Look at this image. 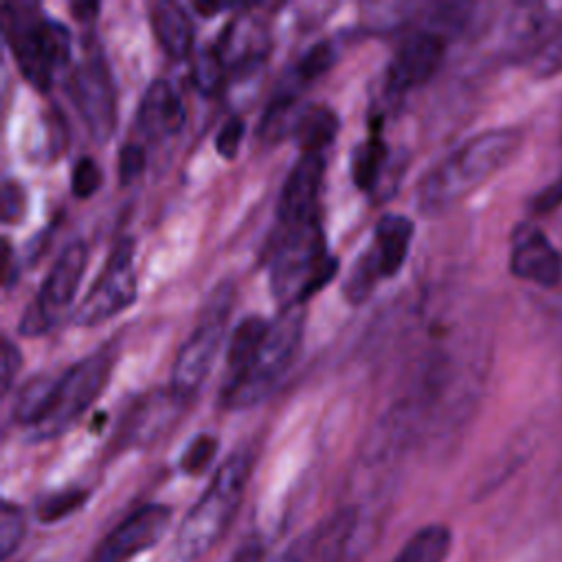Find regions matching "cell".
Returning a JSON list of instances; mask_svg holds the SVG:
<instances>
[{
  "instance_id": "cell-26",
  "label": "cell",
  "mask_w": 562,
  "mask_h": 562,
  "mask_svg": "<svg viewBox=\"0 0 562 562\" xmlns=\"http://www.w3.org/2000/svg\"><path fill=\"white\" fill-rule=\"evenodd\" d=\"M88 496H90V492L83 490V487H68V490H61V492L46 494L35 505V516H37L40 522L64 520L66 516L79 512L86 505Z\"/></svg>"
},
{
  "instance_id": "cell-12",
  "label": "cell",
  "mask_w": 562,
  "mask_h": 562,
  "mask_svg": "<svg viewBox=\"0 0 562 562\" xmlns=\"http://www.w3.org/2000/svg\"><path fill=\"white\" fill-rule=\"evenodd\" d=\"M358 520V507L345 505L294 538L274 562H342Z\"/></svg>"
},
{
  "instance_id": "cell-22",
  "label": "cell",
  "mask_w": 562,
  "mask_h": 562,
  "mask_svg": "<svg viewBox=\"0 0 562 562\" xmlns=\"http://www.w3.org/2000/svg\"><path fill=\"white\" fill-rule=\"evenodd\" d=\"M452 549V531L446 525L430 522L417 529L391 562H446Z\"/></svg>"
},
{
  "instance_id": "cell-37",
  "label": "cell",
  "mask_w": 562,
  "mask_h": 562,
  "mask_svg": "<svg viewBox=\"0 0 562 562\" xmlns=\"http://www.w3.org/2000/svg\"><path fill=\"white\" fill-rule=\"evenodd\" d=\"M558 206H562V178L551 182L549 187H544L542 191H538L531 200V211L536 215H544L555 211Z\"/></svg>"
},
{
  "instance_id": "cell-31",
  "label": "cell",
  "mask_w": 562,
  "mask_h": 562,
  "mask_svg": "<svg viewBox=\"0 0 562 562\" xmlns=\"http://www.w3.org/2000/svg\"><path fill=\"white\" fill-rule=\"evenodd\" d=\"M26 518L20 505L4 501L0 507V558L7 560L22 542Z\"/></svg>"
},
{
  "instance_id": "cell-29",
  "label": "cell",
  "mask_w": 562,
  "mask_h": 562,
  "mask_svg": "<svg viewBox=\"0 0 562 562\" xmlns=\"http://www.w3.org/2000/svg\"><path fill=\"white\" fill-rule=\"evenodd\" d=\"M529 68L536 77H551L562 72V18L547 35V40L531 53Z\"/></svg>"
},
{
  "instance_id": "cell-21",
  "label": "cell",
  "mask_w": 562,
  "mask_h": 562,
  "mask_svg": "<svg viewBox=\"0 0 562 562\" xmlns=\"http://www.w3.org/2000/svg\"><path fill=\"white\" fill-rule=\"evenodd\" d=\"M57 375L40 373L22 384V389L15 395L11 417L15 424L26 426L29 430H35L42 426L53 408Z\"/></svg>"
},
{
  "instance_id": "cell-27",
  "label": "cell",
  "mask_w": 562,
  "mask_h": 562,
  "mask_svg": "<svg viewBox=\"0 0 562 562\" xmlns=\"http://www.w3.org/2000/svg\"><path fill=\"white\" fill-rule=\"evenodd\" d=\"M336 61V48L331 46V42L327 40H321L316 44H312L303 55L301 59L296 61L294 66V72H292V79L299 83V86H305L307 81H314L318 77H323Z\"/></svg>"
},
{
  "instance_id": "cell-9",
  "label": "cell",
  "mask_w": 562,
  "mask_h": 562,
  "mask_svg": "<svg viewBox=\"0 0 562 562\" xmlns=\"http://www.w3.org/2000/svg\"><path fill=\"white\" fill-rule=\"evenodd\" d=\"M136 292L138 283L134 268V239L123 237L110 250L105 266L72 312V323L79 327L101 325L127 310L136 301Z\"/></svg>"
},
{
  "instance_id": "cell-32",
  "label": "cell",
  "mask_w": 562,
  "mask_h": 562,
  "mask_svg": "<svg viewBox=\"0 0 562 562\" xmlns=\"http://www.w3.org/2000/svg\"><path fill=\"white\" fill-rule=\"evenodd\" d=\"M101 182H103V173H101V167L97 165V160L90 156L77 158V162L72 165V176H70L72 195L79 200H86L99 191Z\"/></svg>"
},
{
  "instance_id": "cell-18",
  "label": "cell",
  "mask_w": 562,
  "mask_h": 562,
  "mask_svg": "<svg viewBox=\"0 0 562 562\" xmlns=\"http://www.w3.org/2000/svg\"><path fill=\"white\" fill-rule=\"evenodd\" d=\"M413 233H415L413 220L402 213H384L378 220L373 239L367 252L378 266L380 277H395L402 270L411 250Z\"/></svg>"
},
{
  "instance_id": "cell-7",
  "label": "cell",
  "mask_w": 562,
  "mask_h": 562,
  "mask_svg": "<svg viewBox=\"0 0 562 562\" xmlns=\"http://www.w3.org/2000/svg\"><path fill=\"white\" fill-rule=\"evenodd\" d=\"M233 299V288L228 283H222L211 301L209 310L200 318L198 327L191 331V336L184 340L180 347L173 369H171V393L184 402L189 400L204 382L215 353L222 345L224 329H226V318L231 312V301Z\"/></svg>"
},
{
  "instance_id": "cell-34",
  "label": "cell",
  "mask_w": 562,
  "mask_h": 562,
  "mask_svg": "<svg viewBox=\"0 0 562 562\" xmlns=\"http://www.w3.org/2000/svg\"><path fill=\"white\" fill-rule=\"evenodd\" d=\"M116 169H119V180H121V184L134 182V180L143 173V169H145V149H143V145H138V143H125V145L119 149Z\"/></svg>"
},
{
  "instance_id": "cell-6",
  "label": "cell",
  "mask_w": 562,
  "mask_h": 562,
  "mask_svg": "<svg viewBox=\"0 0 562 562\" xmlns=\"http://www.w3.org/2000/svg\"><path fill=\"white\" fill-rule=\"evenodd\" d=\"M114 360L116 347L103 345L94 353L68 367L61 375H57L53 408L46 422L29 432L31 439H50L72 426L86 413V408L103 393Z\"/></svg>"
},
{
  "instance_id": "cell-14",
  "label": "cell",
  "mask_w": 562,
  "mask_h": 562,
  "mask_svg": "<svg viewBox=\"0 0 562 562\" xmlns=\"http://www.w3.org/2000/svg\"><path fill=\"white\" fill-rule=\"evenodd\" d=\"M509 270L522 281L555 288L562 281V255L542 228L531 222H520L512 231Z\"/></svg>"
},
{
  "instance_id": "cell-23",
  "label": "cell",
  "mask_w": 562,
  "mask_h": 562,
  "mask_svg": "<svg viewBox=\"0 0 562 562\" xmlns=\"http://www.w3.org/2000/svg\"><path fill=\"white\" fill-rule=\"evenodd\" d=\"M386 158H389V147L375 130L367 140L356 145V149L351 154L353 184L362 191H373L382 178Z\"/></svg>"
},
{
  "instance_id": "cell-38",
  "label": "cell",
  "mask_w": 562,
  "mask_h": 562,
  "mask_svg": "<svg viewBox=\"0 0 562 562\" xmlns=\"http://www.w3.org/2000/svg\"><path fill=\"white\" fill-rule=\"evenodd\" d=\"M263 560V549H261V544L259 542H246V544H241L235 553H233V558L228 560V562H261Z\"/></svg>"
},
{
  "instance_id": "cell-19",
  "label": "cell",
  "mask_w": 562,
  "mask_h": 562,
  "mask_svg": "<svg viewBox=\"0 0 562 562\" xmlns=\"http://www.w3.org/2000/svg\"><path fill=\"white\" fill-rule=\"evenodd\" d=\"M149 22L156 42L171 59H184L193 50V24L187 11L171 0L149 4Z\"/></svg>"
},
{
  "instance_id": "cell-28",
  "label": "cell",
  "mask_w": 562,
  "mask_h": 562,
  "mask_svg": "<svg viewBox=\"0 0 562 562\" xmlns=\"http://www.w3.org/2000/svg\"><path fill=\"white\" fill-rule=\"evenodd\" d=\"M378 279H382L380 272H378V266L373 263L371 255L364 250V252L356 259V263H353L351 272L347 274V279L342 281V294H345V299H347L349 303H353V305L362 303V301L373 292Z\"/></svg>"
},
{
  "instance_id": "cell-39",
  "label": "cell",
  "mask_w": 562,
  "mask_h": 562,
  "mask_svg": "<svg viewBox=\"0 0 562 562\" xmlns=\"http://www.w3.org/2000/svg\"><path fill=\"white\" fill-rule=\"evenodd\" d=\"M70 11L75 13L77 20L86 22V20H92V18L97 15L99 4H97V2H72V4H70Z\"/></svg>"
},
{
  "instance_id": "cell-24",
  "label": "cell",
  "mask_w": 562,
  "mask_h": 562,
  "mask_svg": "<svg viewBox=\"0 0 562 562\" xmlns=\"http://www.w3.org/2000/svg\"><path fill=\"white\" fill-rule=\"evenodd\" d=\"M268 323L270 321H263L261 316L250 314L235 325L228 340V351H226V378L239 373L248 364V360L252 358L255 349L259 347L268 329Z\"/></svg>"
},
{
  "instance_id": "cell-25",
  "label": "cell",
  "mask_w": 562,
  "mask_h": 562,
  "mask_svg": "<svg viewBox=\"0 0 562 562\" xmlns=\"http://www.w3.org/2000/svg\"><path fill=\"white\" fill-rule=\"evenodd\" d=\"M226 64L215 46H200L191 59V81L204 94H215L226 79Z\"/></svg>"
},
{
  "instance_id": "cell-10",
  "label": "cell",
  "mask_w": 562,
  "mask_h": 562,
  "mask_svg": "<svg viewBox=\"0 0 562 562\" xmlns=\"http://www.w3.org/2000/svg\"><path fill=\"white\" fill-rule=\"evenodd\" d=\"M68 94L90 136L105 143L116 127V90L101 48L86 53L72 68Z\"/></svg>"
},
{
  "instance_id": "cell-36",
  "label": "cell",
  "mask_w": 562,
  "mask_h": 562,
  "mask_svg": "<svg viewBox=\"0 0 562 562\" xmlns=\"http://www.w3.org/2000/svg\"><path fill=\"white\" fill-rule=\"evenodd\" d=\"M22 367V353L18 345L11 338H2V353H0V384L2 393H7L13 386V380Z\"/></svg>"
},
{
  "instance_id": "cell-3",
  "label": "cell",
  "mask_w": 562,
  "mask_h": 562,
  "mask_svg": "<svg viewBox=\"0 0 562 562\" xmlns=\"http://www.w3.org/2000/svg\"><path fill=\"white\" fill-rule=\"evenodd\" d=\"M2 31L24 79L46 92L68 68L72 40L64 22L48 18L40 4L4 2Z\"/></svg>"
},
{
  "instance_id": "cell-2",
  "label": "cell",
  "mask_w": 562,
  "mask_h": 562,
  "mask_svg": "<svg viewBox=\"0 0 562 562\" xmlns=\"http://www.w3.org/2000/svg\"><path fill=\"white\" fill-rule=\"evenodd\" d=\"M250 465V452L237 450L215 470L211 483L187 512L176 531L171 562H195L224 536L241 505Z\"/></svg>"
},
{
  "instance_id": "cell-17",
  "label": "cell",
  "mask_w": 562,
  "mask_h": 562,
  "mask_svg": "<svg viewBox=\"0 0 562 562\" xmlns=\"http://www.w3.org/2000/svg\"><path fill=\"white\" fill-rule=\"evenodd\" d=\"M184 103L167 79H154L138 101V130L151 140H167L184 125Z\"/></svg>"
},
{
  "instance_id": "cell-30",
  "label": "cell",
  "mask_w": 562,
  "mask_h": 562,
  "mask_svg": "<svg viewBox=\"0 0 562 562\" xmlns=\"http://www.w3.org/2000/svg\"><path fill=\"white\" fill-rule=\"evenodd\" d=\"M217 437L215 435H211V432H200V435H195L189 443H187V448L182 450V454H180V461H178V465H180V470L184 472V474H189V476H198V474H202L206 468H209V463L213 461V457L217 454Z\"/></svg>"
},
{
  "instance_id": "cell-20",
  "label": "cell",
  "mask_w": 562,
  "mask_h": 562,
  "mask_svg": "<svg viewBox=\"0 0 562 562\" xmlns=\"http://www.w3.org/2000/svg\"><path fill=\"white\" fill-rule=\"evenodd\" d=\"M338 127H340L338 114L325 103H314L299 110L292 136L296 138L301 154L325 156V149H329L331 143L336 140Z\"/></svg>"
},
{
  "instance_id": "cell-11",
  "label": "cell",
  "mask_w": 562,
  "mask_h": 562,
  "mask_svg": "<svg viewBox=\"0 0 562 562\" xmlns=\"http://www.w3.org/2000/svg\"><path fill=\"white\" fill-rule=\"evenodd\" d=\"M171 522V507L147 503L123 518L90 553L86 562H130L134 555L151 549Z\"/></svg>"
},
{
  "instance_id": "cell-33",
  "label": "cell",
  "mask_w": 562,
  "mask_h": 562,
  "mask_svg": "<svg viewBox=\"0 0 562 562\" xmlns=\"http://www.w3.org/2000/svg\"><path fill=\"white\" fill-rule=\"evenodd\" d=\"M244 132H246V123L241 116L233 114L228 116L222 127L217 130L215 134V149L222 158L226 160H233L239 151V145H241V138H244Z\"/></svg>"
},
{
  "instance_id": "cell-13",
  "label": "cell",
  "mask_w": 562,
  "mask_h": 562,
  "mask_svg": "<svg viewBox=\"0 0 562 562\" xmlns=\"http://www.w3.org/2000/svg\"><path fill=\"white\" fill-rule=\"evenodd\" d=\"M446 55V37L435 31L408 35L386 66V88L393 94H404L426 83L441 66Z\"/></svg>"
},
{
  "instance_id": "cell-1",
  "label": "cell",
  "mask_w": 562,
  "mask_h": 562,
  "mask_svg": "<svg viewBox=\"0 0 562 562\" xmlns=\"http://www.w3.org/2000/svg\"><path fill=\"white\" fill-rule=\"evenodd\" d=\"M522 134L516 127L479 132L430 167L417 182L415 202L426 215H439L501 171L518 151Z\"/></svg>"
},
{
  "instance_id": "cell-5",
  "label": "cell",
  "mask_w": 562,
  "mask_h": 562,
  "mask_svg": "<svg viewBox=\"0 0 562 562\" xmlns=\"http://www.w3.org/2000/svg\"><path fill=\"white\" fill-rule=\"evenodd\" d=\"M303 325V307L281 310L279 316L268 323V329L248 364L239 373L226 378L220 391V404L233 411L248 408L266 400L290 369L301 347Z\"/></svg>"
},
{
  "instance_id": "cell-8",
  "label": "cell",
  "mask_w": 562,
  "mask_h": 562,
  "mask_svg": "<svg viewBox=\"0 0 562 562\" xmlns=\"http://www.w3.org/2000/svg\"><path fill=\"white\" fill-rule=\"evenodd\" d=\"M88 259V246L83 239H75L57 255L55 263L46 272L35 299L26 305L20 318V334L22 336H42L46 334L64 312L70 307Z\"/></svg>"
},
{
  "instance_id": "cell-35",
  "label": "cell",
  "mask_w": 562,
  "mask_h": 562,
  "mask_svg": "<svg viewBox=\"0 0 562 562\" xmlns=\"http://www.w3.org/2000/svg\"><path fill=\"white\" fill-rule=\"evenodd\" d=\"M0 206H2V222H4V224L18 222V220L24 215V209H26V193H24V189H22L20 182H15V180H4Z\"/></svg>"
},
{
  "instance_id": "cell-16",
  "label": "cell",
  "mask_w": 562,
  "mask_h": 562,
  "mask_svg": "<svg viewBox=\"0 0 562 562\" xmlns=\"http://www.w3.org/2000/svg\"><path fill=\"white\" fill-rule=\"evenodd\" d=\"M213 46L224 59L228 72H248L266 59L270 40L261 20L252 15H235L222 29Z\"/></svg>"
},
{
  "instance_id": "cell-4",
  "label": "cell",
  "mask_w": 562,
  "mask_h": 562,
  "mask_svg": "<svg viewBox=\"0 0 562 562\" xmlns=\"http://www.w3.org/2000/svg\"><path fill=\"white\" fill-rule=\"evenodd\" d=\"M338 272V259L327 250L318 215L283 228L270 263V290L281 305L303 307Z\"/></svg>"
},
{
  "instance_id": "cell-15",
  "label": "cell",
  "mask_w": 562,
  "mask_h": 562,
  "mask_svg": "<svg viewBox=\"0 0 562 562\" xmlns=\"http://www.w3.org/2000/svg\"><path fill=\"white\" fill-rule=\"evenodd\" d=\"M325 176L323 154H301L279 191L277 217L283 228L296 226L316 215V200Z\"/></svg>"
}]
</instances>
